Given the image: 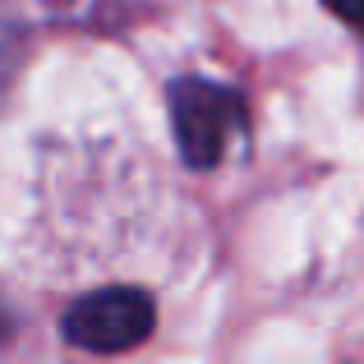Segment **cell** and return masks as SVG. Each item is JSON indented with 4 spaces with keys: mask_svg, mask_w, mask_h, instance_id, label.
I'll return each mask as SVG.
<instances>
[{
    "mask_svg": "<svg viewBox=\"0 0 364 364\" xmlns=\"http://www.w3.org/2000/svg\"><path fill=\"white\" fill-rule=\"evenodd\" d=\"M171 124L185 166L213 171L235 143L245 139V97L213 79H176L171 83Z\"/></svg>",
    "mask_w": 364,
    "mask_h": 364,
    "instance_id": "cell-1",
    "label": "cell"
},
{
    "mask_svg": "<svg viewBox=\"0 0 364 364\" xmlns=\"http://www.w3.org/2000/svg\"><path fill=\"white\" fill-rule=\"evenodd\" d=\"M157 323V304L139 286H102V291L83 295L65 309L60 332L70 346L92 350V355H120L134 350L139 341L152 337Z\"/></svg>",
    "mask_w": 364,
    "mask_h": 364,
    "instance_id": "cell-2",
    "label": "cell"
},
{
    "mask_svg": "<svg viewBox=\"0 0 364 364\" xmlns=\"http://www.w3.org/2000/svg\"><path fill=\"white\" fill-rule=\"evenodd\" d=\"M323 5H328L332 14H337L341 23L350 28V33H360V37H364V0H323Z\"/></svg>",
    "mask_w": 364,
    "mask_h": 364,
    "instance_id": "cell-3",
    "label": "cell"
}]
</instances>
